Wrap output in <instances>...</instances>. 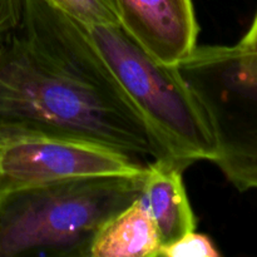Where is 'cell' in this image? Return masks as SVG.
Here are the masks:
<instances>
[{"mask_svg": "<svg viewBox=\"0 0 257 257\" xmlns=\"http://www.w3.org/2000/svg\"><path fill=\"white\" fill-rule=\"evenodd\" d=\"M238 69L243 75L257 79V13L242 39L233 45Z\"/></svg>", "mask_w": 257, "mask_h": 257, "instance_id": "8fae6325", "label": "cell"}, {"mask_svg": "<svg viewBox=\"0 0 257 257\" xmlns=\"http://www.w3.org/2000/svg\"><path fill=\"white\" fill-rule=\"evenodd\" d=\"M146 168L0 188V257H90L103 225L142 196Z\"/></svg>", "mask_w": 257, "mask_h": 257, "instance_id": "7a4b0ae2", "label": "cell"}, {"mask_svg": "<svg viewBox=\"0 0 257 257\" xmlns=\"http://www.w3.org/2000/svg\"><path fill=\"white\" fill-rule=\"evenodd\" d=\"M182 172V168L165 158L153 160L146 168L141 198L157 228L161 247L196 230Z\"/></svg>", "mask_w": 257, "mask_h": 257, "instance_id": "52a82bcc", "label": "cell"}, {"mask_svg": "<svg viewBox=\"0 0 257 257\" xmlns=\"http://www.w3.org/2000/svg\"><path fill=\"white\" fill-rule=\"evenodd\" d=\"M119 25L152 57L177 65L197 45L192 0H114Z\"/></svg>", "mask_w": 257, "mask_h": 257, "instance_id": "8992f818", "label": "cell"}, {"mask_svg": "<svg viewBox=\"0 0 257 257\" xmlns=\"http://www.w3.org/2000/svg\"><path fill=\"white\" fill-rule=\"evenodd\" d=\"M10 136L67 138L170 160L88 27L44 0H24L19 24L0 45V137Z\"/></svg>", "mask_w": 257, "mask_h": 257, "instance_id": "6da1fadb", "label": "cell"}, {"mask_svg": "<svg viewBox=\"0 0 257 257\" xmlns=\"http://www.w3.org/2000/svg\"><path fill=\"white\" fill-rule=\"evenodd\" d=\"M176 67L207 117L212 162L238 191H257V79L238 69L233 45H196Z\"/></svg>", "mask_w": 257, "mask_h": 257, "instance_id": "277c9868", "label": "cell"}, {"mask_svg": "<svg viewBox=\"0 0 257 257\" xmlns=\"http://www.w3.org/2000/svg\"><path fill=\"white\" fill-rule=\"evenodd\" d=\"M23 7L24 0H0V45L19 24Z\"/></svg>", "mask_w": 257, "mask_h": 257, "instance_id": "7c38bea8", "label": "cell"}, {"mask_svg": "<svg viewBox=\"0 0 257 257\" xmlns=\"http://www.w3.org/2000/svg\"><path fill=\"white\" fill-rule=\"evenodd\" d=\"M160 248L157 228L140 197L103 225L90 257H157Z\"/></svg>", "mask_w": 257, "mask_h": 257, "instance_id": "ba28073f", "label": "cell"}, {"mask_svg": "<svg viewBox=\"0 0 257 257\" xmlns=\"http://www.w3.org/2000/svg\"><path fill=\"white\" fill-rule=\"evenodd\" d=\"M221 256L213 241L205 233H186L178 240L162 246L157 257H218Z\"/></svg>", "mask_w": 257, "mask_h": 257, "instance_id": "30bf717a", "label": "cell"}, {"mask_svg": "<svg viewBox=\"0 0 257 257\" xmlns=\"http://www.w3.org/2000/svg\"><path fill=\"white\" fill-rule=\"evenodd\" d=\"M85 27L119 25L114 0H44Z\"/></svg>", "mask_w": 257, "mask_h": 257, "instance_id": "9c48e42d", "label": "cell"}, {"mask_svg": "<svg viewBox=\"0 0 257 257\" xmlns=\"http://www.w3.org/2000/svg\"><path fill=\"white\" fill-rule=\"evenodd\" d=\"M146 166L119 151L80 141L48 136L0 137V188L132 175Z\"/></svg>", "mask_w": 257, "mask_h": 257, "instance_id": "5b68a950", "label": "cell"}, {"mask_svg": "<svg viewBox=\"0 0 257 257\" xmlns=\"http://www.w3.org/2000/svg\"><path fill=\"white\" fill-rule=\"evenodd\" d=\"M88 32L168 158L183 171L200 161L212 162L216 147L207 117L177 67L152 57L120 25Z\"/></svg>", "mask_w": 257, "mask_h": 257, "instance_id": "3957f363", "label": "cell"}]
</instances>
